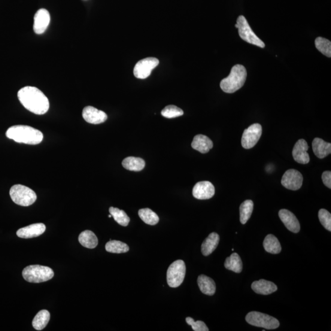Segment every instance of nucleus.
I'll use <instances>...</instances> for the list:
<instances>
[{"label":"nucleus","mask_w":331,"mask_h":331,"mask_svg":"<svg viewBox=\"0 0 331 331\" xmlns=\"http://www.w3.org/2000/svg\"><path fill=\"white\" fill-rule=\"evenodd\" d=\"M111 217H112V215H109V218H111Z\"/></svg>","instance_id":"nucleus-37"},{"label":"nucleus","mask_w":331,"mask_h":331,"mask_svg":"<svg viewBox=\"0 0 331 331\" xmlns=\"http://www.w3.org/2000/svg\"><path fill=\"white\" fill-rule=\"evenodd\" d=\"M235 27L236 28L238 29L239 35L243 40L257 45L258 47L261 48L265 47V44L255 35L244 16H240L238 17Z\"/></svg>","instance_id":"nucleus-8"},{"label":"nucleus","mask_w":331,"mask_h":331,"mask_svg":"<svg viewBox=\"0 0 331 331\" xmlns=\"http://www.w3.org/2000/svg\"><path fill=\"white\" fill-rule=\"evenodd\" d=\"M186 322L188 325L192 327L194 331H208L209 329L204 322L202 321H194L192 318H186Z\"/></svg>","instance_id":"nucleus-35"},{"label":"nucleus","mask_w":331,"mask_h":331,"mask_svg":"<svg viewBox=\"0 0 331 331\" xmlns=\"http://www.w3.org/2000/svg\"><path fill=\"white\" fill-rule=\"evenodd\" d=\"M247 75V70L244 66H234L228 77L221 81V89L227 93L236 92L244 86Z\"/></svg>","instance_id":"nucleus-3"},{"label":"nucleus","mask_w":331,"mask_h":331,"mask_svg":"<svg viewBox=\"0 0 331 331\" xmlns=\"http://www.w3.org/2000/svg\"><path fill=\"white\" fill-rule=\"evenodd\" d=\"M83 117L87 122L95 124L104 123L108 119V115L105 112L93 106H87L83 109Z\"/></svg>","instance_id":"nucleus-14"},{"label":"nucleus","mask_w":331,"mask_h":331,"mask_svg":"<svg viewBox=\"0 0 331 331\" xmlns=\"http://www.w3.org/2000/svg\"><path fill=\"white\" fill-rule=\"evenodd\" d=\"M6 135L18 143L29 145L40 144L43 139V134L40 131L27 125L11 126L7 130Z\"/></svg>","instance_id":"nucleus-2"},{"label":"nucleus","mask_w":331,"mask_h":331,"mask_svg":"<svg viewBox=\"0 0 331 331\" xmlns=\"http://www.w3.org/2000/svg\"><path fill=\"white\" fill-rule=\"evenodd\" d=\"M45 229L46 227L44 224L35 223L19 229L16 234L19 238L30 239L42 235L45 232Z\"/></svg>","instance_id":"nucleus-16"},{"label":"nucleus","mask_w":331,"mask_h":331,"mask_svg":"<svg viewBox=\"0 0 331 331\" xmlns=\"http://www.w3.org/2000/svg\"><path fill=\"white\" fill-rule=\"evenodd\" d=\"M10 194L11 198L16 205L21 206H31L36 201L37 196L31 188L17 184L12 187Z\"/></svg>","instance_id":"nucleus-5"},{"label":"nucleus","mask_w":331,"mask_h":331,"mask_svg":"<svg viewBox=\"0 0 331 331\" xmlns=\"http://www.w3.org/2000/svg\"><path fill=\"white\" fill-rule=\"evenodd\" d=\"M318 218L325 228L331 232V214L326 209H321L318 212Z\"/></svg>","instance_id":"nucleus-34"},{"label":"nucleus","mask_w":331,"mask_h":331,"mask_svg":"<svg viewBox=\"0 0 331 331\" xmlns=\"http://www.w3.org/2000/svg\"><path fill=\"white\" fill-rule=\"evenodd\" d=\"M262 135V126L259 123L251 124L243 133L241 144L245 149L253 148L259 141Z\"/></svg>","instance_id":"nucleus-9"},{"label":"nucleus","mask_w":331,"mask_h":331,"mask_svg":"<svg viewBox=\"0 0 331 331\" xmlns=\"http://www.w3.org/2000/svg\"><path fill=\"white\" fill-rule=\"evenodd\" d=\"M251 288L255 293L262 295H268L277 290V287L273 282L264 279L254 282Z\"/></svg>","instance_id":"nucleus-18"},{"label":"nucleus","mask_w":331,"mask_h":331,"mask_svg":"<svg viewBox=\"0 0 331 331\" xmlns=\"http://www.w3.org/2000/svg\"><path fill=\"white\" fill-rule=\"evenodd\" d=\"M278 215L288 230L294 233L299 232L300 227L299 221L292 212L287 209H282L279 211Z\"/></svg>","instance_id":"nucleus-17"},{"label":"nucleus","mask_w":331,"mask_h":331,"mask_svg":"<svg viewBox=\"0 0 331 331\" xmlns=\"http://www.w3.org/2000/svg\"><path fill=\"white\" fill-rule=\"evenodd\" d=\"M309 145L304 139H300L294 145L293 150V157L297 163L305 165L310 162V157L308 153Z\"/></svg>","instance_id":"nucleus-15"},{"label":"nucleus","mask_w":331,"mask_h":331,"mask_svg":"<svg viewBox=\"0 0 331 331\" xmlns=\"http://www.w3.org/2000/svg\"><path fill=\"white\" fill-rule=\"evenodd\" d=\"M186 274V266L183 260L174 261L167 271V282L170 287L177 288L183 283Z\"/></svg>","instance_id":"nucleus-7"},{"label":"nucleus","mask_w":331,"mask_h":331,"mask_svg":"<svg viewBox=\"0 0 331 331\" xmlns=\"http://www.w3.org/2000/svg\"><path fill=\"white\" fill-rule=\"evenodd\" d=\"M313 150L316 156L322 159L331 153V144L321 138H316L312 142Z\"/></svg>","instance_id":"nucleus-20"},{"label":"nucleus","mask_w":331,"mask_h":331,"mask_svg":"<svg viewBox=\"0 0 331 331\" xmlns=\"http://www.w3.org/2000/svg\"><path fill=\"white\" fill-rule=\"evenodd\" d=\"M106 250L112 253H126L130 250L129 245L125 243L118 241H109L105 246Z\"/></svg>","instance_id":"nucleus-30"},{"label":"nucleus","mask_w":331,"mask_h":331,"mask_svg":"<svg viewBox=\"0 0 331 331\" xmlns=\"http://www.w3.org/2000/svg\"><path fill=\"white\" fill-rule=\"evenodd\" d=\"M159 64V60L154 57H148L139 61L135 66V77L141 80L147 78Z\"/></svg>","instance_id":"nucleus-10"},{"label":"nucleus","mask_w":331,"mask_h":331,"mask_svg":"<svg viewBox=\"0 0 331 331\" xmlns=\"http://www.w3.org/2000/svg\"><path fill=\"white\" fill-rule=\"evenodd\" d=\"M253 202L251 200H246L240 206V221L242 224H245L250 219L253 211Z\"/></svg>","instance_id":"nucleus-28"},{"label":"nucleus","mask_w":331,"mask_h":331,"mask_svg":"<svg viewBox=\"0 0 331 331\" xmlns=\"http://www.w3.org/2000/svg\"><path fill=\"white\" fill-rule=\"evenodd\" d=\"M50 313L46 310L39 311L33 319L32 325L36 330H41L46 327L50 320Z\"/></svg>","instance_id":"nucleus-26"},{"label":"nucleus","mask_w":331,"mask_h":331,"mask_svg":"<svg viewBox=\"0 0 331 331\" xmlns=\"http://www.w3.org/2000/svg\"><path fill=\"white\" fill-rule=\"evenodd\" d=\"M18 98L27 110L36 115H43L49 109V101L47 96L38 88L27 86L17 93Z\"/></svg>","instance_id":"nucleus-1"},{"label":"nucleus","mask_w":331,"mask_h":331,"mask_svg":"<svg viewBox=\"0 0 331 331\" xmlns=\"http://www.w3.org/2000/svg\"><path fill=\"white\" fill-rule=\"evenodd\" d=\"M281 183L287 189L296 191L302 187L303 176L301 173L296 169H289L285 172Z\"/></svg>","instance_id":"nucleus-11"},{"label":"nucleus","mask_w":331,"mask_h":331,"mask_svg":"<svg viewBox=\"0 0 331 331\" xmlns=\"http://www.w3.org/2000/svg\"><path fill=\"white\" fill-rule=\"evenodd\" d=\"M138 215L144 223L149 225H156L159 222V217L156 213L148 208L142 209L138 212Z\"/></svg>","instance_id":"nucleus-29"},{"label":"nucleus","mask_w":331,"mask_h":331,"mask_svg":"<svg viewBox=\"0 0 331 331\" xmlns=\"http://www.w3.org/2000/svg\"><path fill=\"white\" fill-rule=\"evenodd\" d=\"M220 242V236L216 233H212L205 240L201 245V252L204 256L210 255L217 248Z\"/></svg>","instance_id":"nucleus-22"},{"label":"nucleus","mask_w":331,"mask_h":331,"mask_svg":"<svg viewBox=\"0 0 331 331\" xmlns=\"http://www.w3.org/2000/svg\"><path fill=\"white\" fill-rule=\"evenodd\" d=\"M224 267L227 269L236 273H241L242 271L243 264L241 257L238 253H234L227 257L224 262Z\"/></svg>","instance_id":"nucleus-27"},{"label":"nucleus","mask_w":331,"mask_h":331,"mask_svg":"<svg viewBox=\"0 0 331 331\" xmlns=\"http://www.w3.org/2000/svg\"><path fill=\"white\" fill-rule=\"evenodd\" d=\"M315 46L322 54L327 57L331 56V42L327 39L318 37L315 39Z\"/></svg>","instance_id":"nucleus-32"},{"label":"nucleus","mask_w":331,"mask_h":331,"mask_svg":"<svg viewBox=\"0 0 331 331\" xmlns=\"http://www.w3.org/2000/svg\"><path fill=\"white\" fill-rule=\"evenodd\" d=\"M322 181L323 184L329 189L331 188V172L329 171H324L322 174Z\"/></svg>","instance_id":"nucleus-36"},{"label":"nucleus","mask_w":331,"mask_h":331,"mask_svg":"<svg viewBox=\"0 0 331 331\" xmlns=\"http://www.w3.org/2000/svg\"><path fill=\"white\" fill-rule=\"evenodd\" d=\"M191 147L201 154H206L213 147V142L208 136L198 135L194 136Z\"/></svg>","instance_id":"nucleus-19"},{"label":"nucleus","mask_w":331,"mask_h":331,"mask_svg":"<svg viewBox=\"0 0 331 331\" xmlns=\"http://www.w3.org/2000/svg\"><path fill=\"white\" fill-rule=\"evenodd\" d=\"M215 194V187L209 181L197 182L193 189V195L195 198L205 200L212 198Z\"/></svg>","instance_id":"nucleus-12"},{"label":"nucleus","mask_w":331,"mask_h":331,"mask_svg":"<svg viewBox=\"0 0 331 331\" xmlns=\"http://www.w3.org/2000/svg\"><path fill=\"white\" fill-rule=\"evenodd\" d=\"M50 21V14L45 9H41L36 12L34 17L33 30L36 34L41 35L47 30Z\"/></svg>","instance_id":"nucleus-13"},{"label":"nucleus","mask_w":331,"mask_h":331,"mask_svg":"<svg viewBox=\"0 0 331 331\" xmlns=\"http://www.w3.org/2000/svg\"><path fill=\"white\" fill-rule=\"evenodd\" d=\"M245 320L252 326L264 328L266 329H275L280 326L277 319L269 315L258 312H251L246 316Z\"/></svg>","instance_id":"nucleus-6"},{"label":"nucleus","mask_w":331,"mask_h":331,"mask_svg":"<svg viewBox=\"0 0 331 331\" xmlns=\"http://www.w3.org/2000/svg\"><path fill=\"white\" fill-rule=\"evenodd\" d=\"M79 242L83 247L90 249L95 248L98 244V240L95 233L89 230L84 231L80 234Z\"/></svg>","instance_id":"nucleus-23"},{"label":"nucleus","mask_w":331,"mask_h":331,"mask_svg":"<svg viewBox=\"0 0 331 331\" xmlns=\"http://www.w3.org/2000/svg\"><path fill=\"white\" fill-rule=\"evenodd\" d=\"M197 284L202 293L208 296H213L216 291V285L213 279L205 275H200L197 278Z\"/></svg>","instance_id":"nucleus-21"},{"label":"nucleus","mask_w":331,"mask_h":331,"mask_svg":"<svg viewBox=\"0 0 331 331\" xmlns=\"http://www.w3.org/2000/svg\"><path fill=\"white\" fill-rule=\"evenodd\" d=\"M112 217L117 223L121 226H127L130 221V218L123 210H120L119 209L111 207L109 208Z\"/></svg>","instance_id":"nucleus-31"},{"label":"nucleus","mask_w":331,"mask_h":331,"mask_svg":"<svg viewBox=\"0 0 331 331\" xmlns=\"http://www.w3.org/2000/svg\"><path fill=\"white\" fill-rule=\"evenodd\" d=\"M122 165L129 171H141L144 168L145 163L141 158L129 157L123 160Z\"/></svg>","instance_id":"nucleus-24"},{"label":"nucleus","mask_w":331,"mask_h":331,"mask_svg":"<svg viewBox=\"0 0 331 331\" xmlns=\"http://www.w3.org/2000/svg\"><path fill=\"white\" fill-rule=\"evenodd\" d=\"M263 246L265 250L271 254L280 253L282 250L280 242L275 236L272 235H269L266 237L263 242Z\"/></svg>","instance_id":"nucleus-25"},{"label":"nucleus","mask_w":331,"mask_h":331,"mask_svg":"<svg viewBox=\"0 0 331 331\" xmlns=\"http://www.w3.org/2000/svg\"><path fill=\"white\" fill-rule=\"evenodd\" d=\"M162 115L166 118H172L182 116L184 115V111L177 106L169 105L163 109Z\"/></svg>","instance_id":"nucleus-33"},{"label":"nucleus","mask_w":331,"mask_h":331,"mask_svg":"<svg viewBox=\"0 0 331 331\" xmlns=\"http://www.w3.org/2000/svg\"><path fill=\"white\" fill-rule=\"evenodd\" d=\"M22 276L30 283L39 284L50 280L54 277V272L47 266L30 265L23 270Z\"/></svg>","instance_id":"nucleus-4"}]
</instances>
